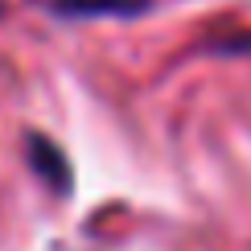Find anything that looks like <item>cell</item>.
I'll return each mask as SVG.
<instances>
[{
	"label": "cell",
	"mask_w": 251,
	"mask_h": 251,
	"mask_svg": "<svg viewBox=\"0 0 251 251\" xmlns=\"http://www.w3.org/2000/svg\"><path fill=\"white\" fill-rule=\"evenodd\" d=\"M25 152H29V165H33V173L50 185V190H54V194H70V161H66V152H62L58 144L50 140V136L29 132Z\"/></svg>",
	"instance_id": "1"
},
{
	"label": "cell",
	"mask_w": 251,
	"mask_h": 251,
	"mask_svg": "<svg viewBox=\"0 0 251 251\" xmlns=\"http://www.w3.org/2000/svg\"><path fill=\"white\" fill-rule=\"evenodd\" d=\"M54 17L95 21V17H140L152 8V0H46Z\"/></svg>",
	"instance_id": "2"
},
{
	"label": "cell",
	"mask_w": 251,
	"mask_h": 251,
	"mask_svg": "<svg viewBox=\"0 0 251 251\" xmlns=\"http://www.w3.org/2000/svg\"><path fill=\"white\" fill-rule=\"evenodd\" d=\"M206 54H226V58H247L251 54V29H239V33H218L206 41Z\"/></svg>",
	"instance_id": "3"
},
{
	"label": "cell",
	"mask_w": 251,
	"mask_h": 251,
	"mask_svg": "<svg viewBox=\"0 0 251 251\" xmlns=\"http://www.w3.org/2000/svg\"><path fill=\"white\" fill-rule=\"evenodd\" d=\"M0 13H4V0H0Z\"/></svg>",
	"instance_id": "4"
}]
</instances>
